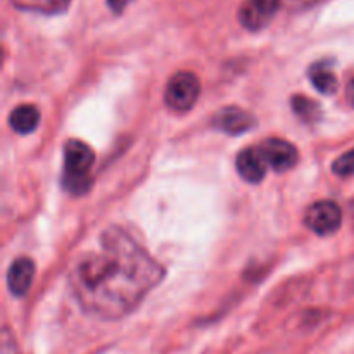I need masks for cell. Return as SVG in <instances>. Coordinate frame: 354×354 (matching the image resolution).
Listing matches in <instances>:
<instances>
[{
  "label": "cell",
  "instance_id": "cell-2",
  "mask_svg": "<svg viewBox=\"0 0 354 354\" xmlns=\"http://www.w3.org/2000/svg\"><path fill=\"white\" fill-rule=\"evenodd\" d=\"M64 166H62V187L73 196H83L92 187L90 169L95 162L92 147L85 142L71 138L64 144Z\"/></svg>",
  "mask_w": 354,
  "mask_h": 354
},
{
  "label": "cell",
  "instance_id": "cell-13",
  "mask_svg": "<svg viewBox=\"0 0 354 354\" xmlns=\"http://www.w3.org/2000/svg\"><path fill=\"white\" fill-rule=\"evenodd\" d=\"M290 106H292L294 113H296L304 123H317L322 118L320 104L315 102L310 97H304L297 93V95H294L292 99H290Z\"/></svg>",
  "mask_w": 354,
  "mask_h": 354
},
{
  "label": "cell",
  "instance_id": "cell-11",
  "mask_svg": "<svg viewBox=\"0 0 354 354\" xmlns=\"http://www.w3.org/2000/svg\"><path fill=\"white\" fill-rule=\"evenodd\" d=\"M308 76H310L315 88H317L320 93H324V95H334V93L337 92L339 88L337 76H335V73L328 68V62L325 61L315 62V64L310 68Z\"/></svg>",
  "mask_w": 354,
  "mask_h": 354
},
{
  "label": "cell",
  "instance_id": "cell-14",
  "mask_svg": "<svg viewBox=\"0 0 354 354\" xmlns=\"http://www.w3.org/2000/svg\"><path fill=\"white\" fill-rule=\"evenodd\" d=\"M332 171L337 176H342V178L354 175V149L344 152L332 162Z\"/></svg>",
  "mask_w": 354,
  "mask_h": 354
},
{
  "label": "cell",
  "instance_id": "cell-12",
  "mask_svg": "<svg viewBox=\"0 0 354 354\" xmlns=\"http://www.w3.org/2000/svg\"><path fill=\"white\" fill-rule=\"evenodd\" d=\"M21 10L38 14H61L69 7L71 0H12Z\"/></svg>",
  "mask_w": 354,
  "mask_h": 354
},
{
  "label": "cell",
  "instance_id": "cell-16",
  "mask_svg": "<svg viewBox=\"0 0 354 354\" xmlns=\"http://www.w3.org/2000/svg\"><path fill=\"white\" fill-rule=\"evenodd\" d=\"M130 2H133V0H107V6H109V9L113 10V12L120 14L127 9Z\"/></svg>",
  "mask_w": 354,
  "mask_h": 354
},
{
  "label": "cell",
  "instance_id": "cell-6",
  "mask_svg": "<svg viewBox=\"0 0 354 354\" xmlns=\"http://www.w3.org/2000/svg\"><path fill=\"white\" fill-rule=\"evenodd\" d=\"M280 9V0H245L239 9V21L249 31L268 26Z\"/></svg>",
  "mask_w": 354,
  "mask_h": 354
},
{
  "label": "cell",
  "instance_id": "cell-8",
  "mask_svg": "<svg viewBox=\"0 0 354 354\" xmlns=\"http://www.w3.org/2000/svg\"><path fill=\"white\" fill-rule=\"evenodd\" d=\"M235 166H237V173L241 175V178L248 183L263 182L266 176V171H268V165L265 162L258 147L242 149L239 152Z\"/></svg>",
  "mask_w": 354,
  "mask_h": 354
},
{
  "label": "cell",
  "instance_id": "cell-5",
  "mask_svg": "<svg viewBox=\"0 0 354 354\" xmlns=\"http://www.w3.org/2000/svg\"><path fill=\"white\" fill-rule=\"evenodd\" d=\"M258 151L261 152L263 159L277 173H286L292 169L299 161V152L297 147L283 138H266L258 145Z\"/></svg>",
  "mask_w": 354,
  "mask_h": 354
},
{
  "label": "cell",
  "instance_id": "cell-3",
  "mask_svg": "<svg viewBox=\"0 0 354 354\" xmlns=\"http://www.w3.org/2000/svg\"><path fill=\"white\" fill-rule=\"evenodd\" d=\"M201 95V82L194 73L178 71L168 80L165 104L175 113H189Z\"/></svg>",
  "mask_w": 354,
  "mask_h": 354
},
{
  "label": "cell",
  "instance_id": "cell-1",
  "mask_svg": "<svg viewBox=\"0 0 354 354\" xmlns=\"http://www.w3.org/2000/svg\"><path fill=\"white\" fill-rule=\"evenodd\" d=\"M166 277L124 228L113 225L100 235L99 249L83 254L69 273L80 308L100 320H120L133 313Z\"/></svg>",
  "mask_w": 354,
  "mask_h": 354
},
{
  "label": "cell",
  "instance_id": "cell-15",
  "mask_svg": "<svg viewBox=\"0 0 354 354\" xmlns=\"http://www.w3.org/2000/svg\"><path fill=\"white\" fill-rule=\"evenodd\" d=\"M318 2H322V0H280V7L290 10V12H299V10L311 9Z\"/></svg>",
  "mask_w": 354,
  "mask_h": 354
},
{
  "label": "cell",
  "instance_id": "cell-7",
  "mask_svg": "<svg viewBox=\"0 0 354 354\" xmlns=\"http://www.w3.org/2000/svg\"><path fill=\"white\" fill-rule=\"evenodd\" d=\"M211 127L227 135H241L256 127V118L242 107L227 106L213 114Z\"/></svg>",
  "mask_w": 354,
  "mask_h": 354
},
{
  "label": "cell",
  "instance_id": "cell-9",
  "mask_svg": "<svg viewBox=\"0 0 354 354\" xmlns=\"http://www.w3.org/2000/svg\"><path fill=\"white\" fill-rule=\"evenodd\" d=\"M35 279V263L30 258H17L7 270V287L10 294L23 297L30 290Z\"/></svg>",
  "mask_w": 354,
  "mask_h": 354
},
{
  "label": "cell",
  "instance_id": "cell-10",
  "mask_svg": "<svg viewBox=\"0 0 354 354\" xmlns=\"http://www.w3.org/2000/svg\"><path fill=\"white\" fill-rule=\"evenodd\" d=\"M40 124V111L33 104H21L9 114V127L19 135H30Z\"/></svg>",
  "mask_w": 354,
  "mask_h": 354
},
{
  "label": "cell",
  "instance_id": "cell-4",
  "mask_svg": "<svg viewBox=\"0 0 354 354\" xmlns=\"http://www.w3.org/2000/svg\"><path fill=\"white\" fill-rule=\"evenodd\" d=\"M304 225L320 237L335 234L342 225V211L332 201H318L306 209Z\"/></svg>",
  "mask_w": 354,
  "mask_h": 354
},
{
  "label": "cell",
  "instance_id": "cell-17",
  "mask_svg": "<svg viewBox=\"0 0 354 354\" xmlns=\"http://www.w3.org/2000/svg\"><path fill=\"white\" fill-rule=\"evenodd\" d=\"M348 100H349V104L354 107V78L351 80V83H349V86H348Z\"/></svg>",
  "mask_w": 354,
  "mask_h": 354
}]
</instances>
